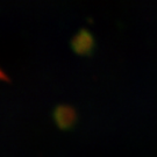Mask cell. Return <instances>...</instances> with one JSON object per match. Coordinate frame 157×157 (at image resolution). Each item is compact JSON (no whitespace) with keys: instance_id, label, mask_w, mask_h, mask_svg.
Listing matches in <instances>:
<instances>
[]
</instances>
